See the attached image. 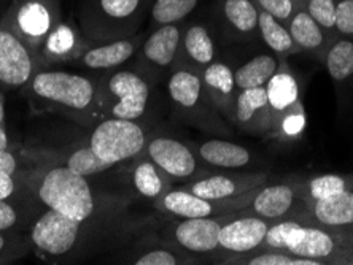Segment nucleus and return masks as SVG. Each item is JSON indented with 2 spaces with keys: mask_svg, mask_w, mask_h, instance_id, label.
<instances>
[{
  "mask_svg": "<svg viewBox=\"0 0 353 265\" xmlns=\"http://www.w3.org/2000/svg\"><path fill=\"white\" fill-rule=\"evenodd\" d=\"M336 37L353 39V0H337Z\"/></svg>",
  "mask_w": 353,
  "mask_h": 265,
  "instance_id": "obj_40",
  "label": "nucleus"
},
{
  "mask_svg": "<svg viewBox=\"0 0 353 265\" xmlns=\"http://www.w3.org/2000/svg\"><path fill=\"white\" fill-rule=\"evenodd\" d=\"M37 205L41 204L28 186L17 194L0 199V232H19L26 226L30 227L40 215Z\"/></svg>",
  "mask_w": 353,
  "mask_h": 265,
  "instance_id": "obj_28",
  "label": "nucleus"
},
{
  "mask_svg": "<svg viewBox=\"0 0 353 265\" xmlns=\"http://www.w3.org/2000/svg\"><path fill=\"white\" fill-rule=\"evenodd\" d=\"M259 189V188H258ZM234 199H205L183 188H172L153 202L154 209L172 218H216L242 211L250 206L256 191Z\"/></svg>",
  "mask_w": 353,
  "mask_h": 265,
  "instance_id": "obj_10",
  "label": "nucleus"
},
{
  "mask_svg": "<svg viewBox=\"0 0 353 265\" xmlns=\"http://www.w3.org/2000/svg\"><path fill=\"white\" fill-rule=\"evenodd\" d=\"M258 34L263 43L272 51V54L279 57L280 61H287L290 56L299 53L298 46L290 34L287 24L274 18L272 14L259 10L258 18Z\"/></svg>",
  "mask_w": 353,
  "mask_h": 265,
  "instance_id": "obj_30",
  "label": "nucleus"
},
{
  "mask_svg": "<svg viewBox=\"0 0 353 265\" xmlns=\"http://www.w3.org/2000/svg\"><path fill=\"white\" fill-rule=\"evenodd\" d=\"M255 3L261 12L272 14L274 18L288 25L293 13L299 8L301 0H255Z\"/></svg>",
  "mask_w": 353,
  "mask_h": 265,
  "instance_id": "obj_39",
  "label": "nucleus"
},
{
  "mask_svg": "<svg viewBox=\"0 0 353 265\" xmlns=\"http://www.w3.org/2000/svg\"><path fill=\"white\" fill-rule=\"evenodd\" d=\"M61 0H13L0 23L37 51L48 34L58 25Z\"/></svg>",
  "mask_w": 353,
  "mask_h": 265,
  "instance_id": "obj_8",
  "label": "nucleus"
},
{
  "mask_svg": "<svg viewBox=\"0 0 353 265\" xmlns=\"http://www.w3.org/2000/svg\"><path fill=\"white\" fill-rule=\"evenodd\" d=\"M221 264L239 265H321L314 259H304L293 254L277 251V249H259L255 253L241 254V256H228Z\"/></svg>",
  "mask_w": 353,
  "mask_h": 265,
  "instance_id": "obj_35",
  "label": "nucleus"
},
{
  "mask_svg": "<svg viewBox=\"0 0 353 265\" xmlns=\"http://www.w3.org/2000/svg\"><path fill=\"white\" fill-rule=\"evenodd\" d=\"M290 34L298 46L299 53H307L316 57V61H323L326 50L330 48L334 39L316 23V21L305 12L303 5L293 13L288 23Z\"/></svg>",
  "mask_w": 353,
  "mask_h": 265,
  "instance_id": "obj_25",
  "label": "nucleus"
},
{
  "mask_svg": "<svg viewBox=\"0 0 353 265\" xmlns=\"http://www.w3.org/2000/svg\"><path fill=\"white\" fill-rule=\"evenodd\" d=\"M280 61L272 53L253 56L250 61L234 69V78L239 91L252 89V87L266 86L272 75L280 69Z\"/></svg>",
  "mask_w": 353,
  "mask_h": 265,
  "instance_id": "obj_32",
  "label": "nucleus"
},
{
  "mask_svg": "<svg viewBox=\"0 0 353 265\" xmlns=\"http://www.w3.org/2000/svg\"><path fill=\"white\" fill-rule=\"evenodd\" d=\"M234 126L242 132L255 135V137L271 135L272 114L268 102L266 87L261 86L239 91Z\"/></svg>",
  "mask_w": 353,
  "mask_h": 265,
  "instance_id": "obj_21",
  "label": "nucleus"
},
{
  "mask_svg": "<svg viewBox=\"0 0 353 265\" xmlns=\"http://www.w3.org/2000/svg\"><path fill=\"white\" fill-rule=\"evenodd\" d=\"M30 100L58 112L85 127H94L102 119L97 103V81L65 70L41 69L26 86Z\"/></svg>",
  "mask_w": 353,
  "mask_h": 265,
  "instance_id": "obj_2",
  "label": "nucleus"
},
{
  "mask_svg": "<svg viewBox=\"0 0 353 265\" xmlns=\"http://www.w3.org/2000/svg\"><path fill=\"white\" fill-rule=\"evenodd\" d=\"M0 127H5V97L0 89Z\"/></svg>",
  "mask_w": 353,
  "mask_h": 265,
  "instance_id": "obj_43",
  "label": "nucleus"
},
{
  "mask_svg": "<svg viewBox=\"0 0 353 265\" xmlns=\"http://www.w3.org/2000/svg\"><path fill=\"white\" fill-rule=\"evenodd\" d=\"M32 248L29 237L21 232H0V264H10L21 259Z\"/></svg>",
  "mask_w": 353,
  "mask_h": 265,
  "instance_id": "obj_38",
  "label": "nucleus"
},
{
  "mask_svg": "<svg viewBox=\"0 0 353 265\" xmlns=\"http://www.w3.org/2000/svg\"><path fill=\"white\" fill-rule=\"evenodd\" d=\"M150 135L139 121L103 118L92 127L86 142L97 156L117 167L143 153Z\"/></svg>",
  "mask_w": 353,
  "mask_h": 265,
  "instance_id": "obj_7",
  "label": "nucleus"
},
{
  "mask_svg": "<svg viewBox=\"0 0 353 265\" xmlns=\"http://www.w3.org/2000/svg\"><path fill=\"white\" fill-rule=\"evenodd\" d=\"M268 102L271 107L272 123L285 114L292 113L296 108L304 105L299 97V86L294 75L292 74L288 62H280V69L275 72L271 80L266 83Z\"/></svg>",
  "mask_w": 353,
  "mask_h": 265,
  "instance_id": "obj_26",
  "label": "nucleus"
},
{
  "mask_svg": "<svg viewBox=\"0 0 353 265\" xmlns=\"http://www.w3.org/2000/svg\"><path fill=\"white\" fill-rule=\"evenodd\" d=\"M185 23L165 24L152 29L137 51V70L152 83L168 80L179 64L180 41L183 35Z\"/></svg>",
  "mask_w": 353,
  "mask_h": 265,
  "instance_id": "obj_9",
  "label": "nucleus"
},
{
  "mask_svg": "<svg viewBox=\"0 0 353 265\" xmlns=\"http://www.w3.org/2000/svg\"><path fill=\"white\" fill-rule=\"evenodd\" d=\"M201 76L212 105L228 123L234 126L236 100L239 94L234 69L226 61L216 59L201 72Z\"/></svg>",
  "mask_w": 353,
  "mask_h": 265,
  "instance_id": "obj_20",
  "label": "nucleus"
},
{
  "mask_svg": "<svg viewBox=\"0 0 353 265\" xmlns=\"http://www.w3.org/2000/svg\"><path fill=\"white\" fill-rule=\"evenodd\" d=\"M269 175L264 171H209L190 180L181 188L205 199H234L261 188L268 183Z\"/></svg>",
  "mask_w": 353,
  "mask_h": 265,
  "instance_id": "obj_16",
  "label": "nucleus"
},
{
  "mask_svg": "<svg viewBox=\"0 0 353 265\" xmlns=\"http://www.w3.org/2000/svg\"><path fill=\"white\" fill-rule=\"evenodd\" d=\"M215 18L221 35L232 41L259 39V8L255 0H216Z\"/></svg>",
  "mask_w": 353,
  "mask_h": 265,
  "instance_id": "obj_18",
  "label": "nucleus"
},
{
  "mask_svg": "<svg viewBox=\"0 0 353 265\" xmlns=\"http://www.w3.org/2000/svg\"><path fill=\"white\" fill-rule=\"evenodd\" d=\"M201 0H152L148 10L150 30L165 24L185 23Z\"/></svg>",
  "mask_w": 353,
  "mask_h": 265,
  "instance_id": "obj_33",
  "label": "nucleus"
},
{
  "mask_svg": "<svg viewBox=\"0 0 353 265\" xmlns=\"http://www.w3.org/2000/svg\"><path fill=\"white\" fill-rule=\"evenodd\" d=\"M199 259L191 256L183 249L170 245L169 242L163 245H154L145 248L137 256H134L129 264L136 265H183V264H196Z\"/></svg>",
  "mask_w": 353,
  "mask_h": 265,
  "instance_id": "obj_36",
  "label": "nucleus"
},
{
  "mask_svg": "<svg viewBox=\"0 0 353 265\" xmlns=\"http://www.w3.org/2000/svg\"><path fill=\"white\" fill-rule=\"evenodd\" d=\"M143 153L175 181H190L209 173L194 148L169 135H150Z\"/></svg>",
  "mask_w": 353,
  "mask_h": 265,
  "instance_id": "obj_11",
  "label": "nucleus"
},
{
  "mask_svg": "<svg viewBox=\"0 0 353 265\" xmlns=\"http://www.w3.org/2000/svg\"><path fill=\"white\" fill-rule=\"evenodd\" d=\"M51 164H59L70 169L83 176H94L103 171L110 170L115 165L103 160L101 156L90 147V143H80L77 147L67 149V151H51Z\"/></svg>",
  "mask_w": 353,
  "mask_h": 265,
  "instance_id": "obj_29",
  "label": "nucleus"
},
{
  "mask_svg": "<svg viewBox=\"0 0 353 265\" xmlns=\"http://www.w3.org/2000/svg\"><path fill=\"white\" fill-rule=\"evenodd\" d=\"M294 220L310 222L331 231L353 227V189L307 204V210Z\"/></svg>",
  "mask_w": 353,
  "mask_h": 265,
  "instance_id": "obj_23",
  "label": "nucleus"
},
{
  "mask_svg": "<svg viewBox=\"0 0 353 265\" xmlns=\"http://www.w3.org/2000/svg\"><path fill=\"white\" fill-rule=\"evenodd\" d=\"M191 147L202 162L215 169L237 170L252 162V153L242 145L232 143L230 140L210 138Z\"/></svg>",
  "mask_w": 353,
  "mask_h": 265,
  "instance_id": "obj_27",
  "label": "nucleus"
},
{
  "mask_svg": "<svg viewBox=\"0 0 353 265\" xmlns=\"http://www.w3.org/2000/svg\"><path fill=\"white\" fill-rule=\"evenodd\" d=\"M126 178L134 194L150 202L159 199L174 186V180L161 170L145 153L129 160Z\"/></svg>",
  "mask_w": 353,
  "mask_h": 265,
  "instance_id": "obj_24",
  "label": "nucleus"
},
{
  "mask_svg": "<svg viewBox=\"0 0 353 265\" xmlns=\"http://www.w3.org/2000/svg\"><path fill=\"white\" fill-rule=\"evenodd\" d=\"M301 5L331 37L336 39L337 0H301Z\"/></svg>",
  "mask_w": 353,
  "mask_h": 265,
  "instance_id": "obj_37",
  "label": "nucleus"
},
{
  "mask_svg": "<svg viewBox=\"0 0 353 265\" xmlns=\"http://www.w3.org/2000/svg\"><path fill=\"white\" fill-rule=\"evenodd\" d=\"M353 189V173H325L316 175L312 178L303 180V192L305 197V204L310 202L326 199V197L341 194L344 191Z\"/></svg>",
  "mask_w": 353,
  "mask_h": 265,
  "instance_id": "obj_34",
  "label": "nucleus"
},
{
  "mask_svg": "<svg viewBox=\"0 0 353 265\" xmlns=\"http://www.w3.org/2000/svg\"><path fill=\"white\" fill-rule=\"evenodd\" d=\"M26 186L45 209L85 221L103 210L128 204L118 195L96 194L86 176L59 164H43L24 175Z\"/></svg>",
  "mask_w": 353,
  "mask_h": 265,
  "instance_id": "obj_1",
  "label": "nucleus"
},
{
  "mask_svg": "<svg viewBox=\"0 0 353 265\" xmlns=\"http://www.w3.org/2000/svg\"><path fill=\"white\" fill-rule=\"evenodd\" d=\"M97 103L103 118L140 121L148 112L152 81L139 70L117 69L97 78Z\"/></svg>",
  "mask_w": 353,
  "mask_h": 265,
  "instance_id": "obj_6",
  "label": "nucleus"
},
{
  "mask_svg": "<svg viewBox=\"0 0 353 265\" xmlns=\"http://www.w3.org/2000/svg\"><path fill=\"white\" fill-rule=\"evenodd\" d=\"M152 0H85L80 29L91 41H110L140 32Z\"/></svg>",
  "mask_w": 353,
  "mask_h": 265,
  "instance_id": "obj_5",
  "label": "nucleus"
},
{
  "mask_svg": "<svg viewBox=\"0 0 353 265\" xmlns=\"http://www.w3.org/2000/svg\"><path fill=\"white\" fill-rule=\"evenodd\" d=\"M226 216L185 218V220L176 218L165 231V242L183 249L196 259L221 257L220 231Z\"/></svg>",
  "mask_w": 353,
  "mask_h": 265,
  "instance_id": "obj_12",
  "label": "nucleus"
},
{
  "mask_svg": "<svg viewBox=\"0 0 353 265\" xmlns=\"http://www.w3.org/2000/svg\"><path fill=\"white\" fill-rule=\"evenodd\" d=\"M321 62L337 87L349 85L353 80V39L336 37Z\"/></svg>",
  "mask_w": 353,
  "mask_h": 265,
  "instance_id": "obj_31",
  "label": "nucleus"
},
{
  "mask_svg": "<svg viewBox=\"0 0 353 265\" xmlns=\"http://www.w3.org/2000/svg\"><path fill=\"white\" fill-rule=\"evenodd\" d=\"M218 57V43L210 29L202 23H186L180 41L179 64L191 70L201 72L215 62Z\"/></svg>",
  "mask_w": 353,
  "mask_h": 265,
  "instance_id": "obj_22",
  "label": "nucleus"
},
{
  "mask_svg": "<svg viewBox=\"0 0 353 265\" xmlns=\"http://www.w3.org/2000/svg\"><path fill=\"white\" fill-rule=\"evenodd\" d=\"M165 85L172 112L180 121L209 135H232L231 124L215 110L207 97L199 72L176 65L168 76Z\"/></svg>",
  "mask_w": 353,
  "mask_h": 265,
  "instance_id": "obj_4",
  "label": "nucleus"
},
{
  "mask_svg": "<svg viewBox=\"0 0 353 265\" xmlns=\"http://www.w3.org/2000/svg\"><path fill=\"white\" fill-rule=\"evenodd\" d=\"M271 222L247 209L228 215L220 231L221 261L228 256L255 253L263 249Z\"/></svg>",
  "mask_w": 353,
  "mask_h": 265,
  "instance_id": "obj_15",
  "label": "nucleus"
},
{
  "mask_svg": "<svg viewBox=\"0 0 353 265\" xmlns=\"http://www.w3.org/2000/svg\"><path fill=\"white\" fill-rule=\"evenodd\" d=\"M147 32L134 34L131 37L110 40V41H91L75 64L91 72H112L121 69L124 64L137 56L142 41Z\"/></svg>",
  "mask_w": 353,
  "mask_h": 265,
  "instance_id": "obj_17",
  "label": "nucleus"
},
{
  "mask_svg": "<svg viewBox=\"0 0 353 265\" xmlns=\"http://www.w3.org/2000/svg\"><path fill=\"white\" fill-rule=\"evenodd\" d=\"M41 69L37 51L0 23V86L8 89L26 87Z\"/></svg>",
  "mask_w": 353,
  "mask_h": 265,
  "instance_id": "obj_13",
  "label": "nucleus"
},
{
  "mask_svg": "<svg viewBox=\"0 0 353 265\" xmlns=\"http://www.w3.org/2000/svg\"><path fill=\"white\" fill-rule=\"evenodd\" d=\"M26 188L24 175H10L0 171V199L10 197Z\"/></svg>",
  "mask_w": 353,
  "mask_h": 265,
  "instance_id": "obj_41",
  "label": "nucleus"
},
{
  "mask_svg": "<svg viewBox=\"0 0 353 265\" xmlns=\"http://www.w3.org/2000/svg\"><path fill=\"white\" fill-rule=\"evenodd\" d=\"M350 254H352V264H353V238H352V242H350Z\"/></svg>",
  "mask_w": 353,
  "mask_h": 265,
  "instance_id": "obj_44",
  "label": "nucleus"
},
{
  "mask_svg": "<svg viewBox=\"0 0 353 265\" xmlns=\"http://www.w3.org/2000/svg\"><path fill=\"white\" fill-rule=\"evenodd\" d=\"M248 211L269 222L298 218L307 210L303 192V178L292 176L274 184H264L256 191Z\"/></svg>",
  "mask_w": 353,
  "mask_h": 265,
  "instance_id": "obj_14",
  "label": "nucleus"
},
{
  "mask_svg": "<svg viewBox=\"0 0 353 265\" xmlns=\"http://www.w3.org/2000/svg\"><path fill=\"white\" fill-rule=\"evenodd\" d=\"M90 45L91 40L85 37L80 28L61 21L40 45L37 54L41 67L48 69L51 65L77 62Z\"/></svg>",
  "mask_w": 353,
  "mask_h": 265,
  "instance_id": "obj_19",
  "label": "nucleus"
},
{
  "mask_svg": "<svg viewBox=\"0 0 353 265\" xmlns=\"http://www.w3.org/2000/svg\"><path fill=\"white\" fill-rule=\"evenodd\" d=\"M8 147H10V140H8L7 131H5V127H0V149H5Z\"/></svg>",
  "mask_w": 353,
  "mask_h": 265,
  "instance_id": "obj_42",
  "label": "nucleus"
},
{
  "mask_svg": "<svg viewBox=\"0 0 353 265\" xmlns=\"http://www.w3.org/2000/svg\"><path fill=\"white\" fill-rule=\"evenodd\" d=\"M353 227L344 231L310 224L294 218L274 221L269 226L263 249H277L293 256L325 264H352Z\"/></svg>",
  "mask_w": 353,
  "mask_h": 265,
  "instance_id": "obj_3",
  "label": "nucleus"
}]
</instances>
